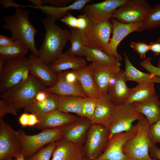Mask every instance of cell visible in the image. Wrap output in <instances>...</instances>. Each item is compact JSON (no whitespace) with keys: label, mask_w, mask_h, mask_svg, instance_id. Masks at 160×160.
I'll list each match as a JSON object with an SVG mask.
<instances>
[{"label":"cell","mask_w":160,"mask_h":160,"mask_svg":"<svg viewBox=\"0 0 160 160\" xmlns=\"http://www.w3.org/2000/svg\"><path fill=\"white\" fill-rule=\"evenodd\" d=\"M92 124L88 119L77 117L73 122L61 129L63 138L74 144H84L88 131Z\"/></svg>","instance_id":"obj_15"},{"label":"cell","mask_w":160,"mask_h":160,"mask_svg":"<svg viewBox=\"0 0 160 160\" xmlns=\"http://www.w3.org/2000/svg\"><path fill=\"white\" fill-rule=\"evenodd\" d=\"M113 25L112 38L103 51L120 62L122 60L117 52L118 47L122 41L131 33L138 31L142 23L127 24L119 23L113 18L111 19Z\"/></svg>","instance_id":"obj_13"},{"label":"cell","mask_w":160,"mask_h":160,"mask_svg":"<svg viewBox=\"0 0 160 160\" xmlns=\"http://www.w3.org/2000/svg\"><path fill=\"white\" fill-rule=\"evenodd\" d=\"M145 118L135 109L132 103L115 104L112 120L108 129L110 138L114 134L130 130L134 121Z\"/></svg>","instance_id":"obj_10"},{"label":"cell","mask_w":160,"mask_h":160,"mask_svg":"<svg viewBox=\"0 0 160 160\" xmlns=\"http://www.w3.org/2000/svg\"><path fill=\"white\" fill-rule=\"evenodd\" d=\"M48 94L45 89L39 92L36 95L35 101L41 102L44 100L47 97Z\"/></svg>","instance_id":"obj_49"},{"label":"cell","mask_w":160,"mask_h":160,"mask_svg":"<svg viewBox=\"0 0 160 160\" xmlns=\"http://www.w3.org/2000/svg\"><path fill=\"white\" fill-rule=\"evenodd\" d=\"M150 50L153 55L156 56L160 54V37H159L156 41L151 42L149 44Z\"/></svg>","instance_id":"obj_44"},{"label":"cell","mask_w":160,"mask_h":160,"mask_svg":"<svg viewBox=\"0 0 160 160\" xmlns=\"http://www.w3.org/2000/svg\"><path fill=\"white\" fill-rule=\"evenodd\" d=\"M28 1L32 3L33 5L37 7L42 6L44 4L43 0H28Z\"/></svg>","instance_id":"obj_52"},{"label":"cell","mask_w":160,"mask_h":160,"mask_svg":"<svg viewBox=\"0 0 160 160\" xmlns=\"http://www.w3.org/2000/svg\"><path fill=\"white\" fill-rule=\"evenodd\" d=\"M83 98L76 96H58L57 109L66 113H74L79 117H82Z\"/></svg>","instance_id":"obj_30"},{"label":"cell","mask_w":160,"mask_h":160,"mask_svg":"<svg viewBox=\"0 0 160 160\" xmlns=\"http://www.w3.org/2000/svg\"><path fill=\"white\" fill-rule=\"evenodd\" d=\"M113 30L111 20L98 23L90 21L87 28L81 31L84 46L103 51L110 41Z\"/></svg>","instance_id":"obj_7"},{"label":"cell","mask_w":160,"mask_h":160,"mask_svg":"<svg viewBox=\"0 0 160 160\" xmlns=\"http://www.w3.org/2000/svg\"><path fill=\"white\" fill-rule=\"evenodd\" d=\"M15 43L11 38H8L2 35H0V47L9 46Z\"/></svg>","instance_id":"obj_48"},{"label":"cell","mask_w":160,"mask_h":160,"mask_svg":"<svg viewBox=\"0 0 160 160\" xmlns=\"http://www.w3.org/2000/svg\"><path fill=\"white\" fill-rule=\"evenodd\" d=\"M28 58L25 56L6 61L0 70V93H4L28 77Z\"/></svg>","instance_id":"obj_5"},{"label":"cell","mask_w":160,"mask_h":160,"mask_svg":"<svg viewBox=\"0 0 160 160\" xmlns=\"http://www.w3.org/2000/svg\"><path fill=\"white\" fill-rule=\"evenodd\" d=\"M69 41L71 45L64 53L81 57H85L84 47L81 31L78 29L71 28Z\"/></svg>","instance_id":"obj_32"},{"label":"cell","mask_w":160,"mask_h":160,"mask_svg":"<svg viewBox=\"0 0 160 160\" xmlns=\"http://www.w3.org/2000/svg\"><path fill=\"white\" fill-rule=\"evenodd\" d=\"M124 55L125 61L124 72L127 81H135L138 84L159 83L160 76L141 71L133 65L126 54L124 53Z\"/></svg>","instance_id":"obj_26"},{"label":"cell","mask_w":160,"mask_h":160,"mask_svg":"<svg viewBox=\"0 0 160 160\" xmlns=\"http://www.w3.org/2000/svg\"><path fill=\"white\" fill-rule=\"evenodd\" d=\"M157 67L160 68V56L159 57V60L157 64Z\"/></svg>","instance_id":"obj_55"},{"label":"cell","mask_w":160,"mask_h":160,"mask_svg":"<svg viewBox=\"0 0 160 160\" xmlns=\"http://www.w3.org/2000/svg\"><path fill=\"white\" fill-rule=\"evenodd\" d=\"M5 62L6 61L4 60L0 57V70L3 68Z\"/></svg>","instance_id":"obj_53"},{"label":"cell","mask_w":160,"mask_h":160,"mask_svg":"<svg viewBox=\"0 0 160 160\" xmlns=\"http://www.w3.org/2000/svg\"><path fill=\"white\" fill-rule=\"evenodd\" d=\"M29 114L26 113H23L20 116L18 121L23 127L28 126Z\"/></svg>","instance_id":"obj_50"},{"label":"cell","mask_w":160,"mask_h":160,"mask_svg":"<svg viewBox=\"0 0 160 160\" xmlns=\"http://www.w3.org/2000/svg\"><path fill=\"white\" fill-rule=\"evenodd\" d=\"M91 1L90 0H75L70 5L61 7H54L47 5L37 7L33 5H27V7L40 9L47 15L51 16L56 20L59 19H60L66 15L69 11L73 10L81 11L84 7Z\"/></svg>","instance_id":"obj_27"},{"label":"cell","mask_w":160,"mask_h":160,"mask_svg":"<svg viewBox=\"0 0 160 160\" xmlns=\"http://www.w3.org/2000/svg\"><path fill=\"white\" fill-rule=\"evenodd\" d=\"M18 132L23 154L25 159L46 145L63 138L61 129L44 130L33 135H27L21 129Z\"/></svg>","instance_id":"obj_6"},{"label":"cell","mask_w":160,"mask_h":160,"mask_svg":"<svg viewBox=\"0 0 160 160\" xmlns=\"http://www.w3.org/2000/svg\"><path fill=\"white\" fill-rule=\"evenodd\" d=\"M151 60V57L145 58L140 63V65L149 73L160 76V68L153 65L152 63Z\"/></svg>","instance_id":"obj_40"},{"label":"cell","mask_w":160,"mask_h":160,"mask_svg":"<svg viewBox=\"0 0 160 160\" xmlns=\"http://www.w3.org/2000/svg\"><path fill=\"white\" fill-rule=\"evenodd\" d=\"M84 144H76L62 138L56 141L51 160H83Z\"/></svg>","instance_id":"obj_19"},{"label":"cell","mask_w":160,"mask_h":160,"mask_svg":"<svg viewBox=\"0 0 160 160\" xmlns=\"http://www.w3.org/2000/svg\"><path fill=\"white\" fill-rule=\"evenodd\" d=\"M21 155L23 154L18 131L3 120L0 121V160H12Z\"/></svg>","instance_id":"obj_11"},{"label":"cell","mask_w":160,"mask_h":160,"mask_svg":"<svg viewBox=\"0 0 160 160\" xmlns=\"http://www.w3.org/2000/svg\"><path fill=\"white\" fill-rule=\"evenodd\" d=\"M29 71L30 74L37 78L45 87L54 85L58 79L57 74L53 72L38 57L29 54Z\"/></svg>","instance_id":"obj_17"},{"label":"cell","mask_w":160,"mask_h":160,"mask_svg":"<svg viewBox=\"0 0 160 160\" xmlns=\"http://www.w3.org/2000/svg\"><path fill=\"white\" fill-rule=\"evenodd\" d=\"M65 78L66 80L68 82L75 83L78 82L75 73L71 70L65 71Z\"/></svg>","instance_id":"obj_47"},{"label":"cell","mask_w":160,"mask_h":160,"mask_svg":"<svg viewBox=\"0 0 160 160\" xmlns=\"http://www.w3.org/2000/svg\"><path fill=\"white\" fill-rule=\"evenodd\" d=\"M132 104L137 111L145 116L150 125L160 119V101L157 95L147 100Z\"/></svg>","instance_id":"obj_25"},{"label":"cell","mask_w":160,"mask_h":160,"mask_svg":"<svg viewBox=\"0 0 160 160\" xmlns=\"http://www.w3.org/2000/svg\"><path fill=\"white\" fill-rule=\"evenodd\" d=\"M159 83H160V81H159Z\"/></svg>","instance_id":"obj_57"},{"label":"cell","mask_w":160,"mask_h":160,"mask_svg":"<svg viewBox=\"0 0 160 160\" xmlns=\"http://www.w3.org/2000/svg\"><path fill=\"white\" fill-rule=\"evenodd\" d=\"M28 50L23 45L15 42L9 46L0 47V57L6 61L25 57Z\"/></svg>","instance_id":"obj_33"},{"label":"cell","mask_w":160,"mask_h":160,"mask_svg":"<svg viewBox=\"0 0 160 160\" xmlns=\"http://www.w3.org/2000/svg\"><path fill=\"white\" fill-rule=\"evenodd\" d=\"M46 87L30 74L17 85L0 94V97L18 111L24 110L35 101L37 93L45 90Z\"/></svg>","instance_id":"obj_3"},{"label":"cell","mask_w":160,"mask_h":160,"mask_svg":"<svg viewBox=\"0 0 160 160\" xmlns=\"http://www.w3.org/2000/svg\"><path fill=\"white\" fill-rule=\"evenodd\" d=\"M39 122V119L35 115L31 113L29 114L28 126H35Z\"/></svg>","instance_id":"obj_51"},{"label":"cell","mask_w":160,"mask_h":160,"mask_svg":"<svg viewBox=\"0 0 160 160\" xmlns=\"http://www.w3.org/2000/svg\"><path fill=\"white\" fill-rule=\"evenodd\" d=\"M18 110L8 104L4 100H0V121L3 120L5 115L9 113L16 116Z\"/></svg>","instance_id":"obj_39"},{"label":"cell","mask_w":160,"mask_h":160,"mask_svg":"<svg viewBox=\"0 0 160 160\" xmlns=\"http://www.w3.org/2000/svg\"><path fill=\"white\" fill-rule=\"evenodd\" d=\"M57 81L52 87H46L47 92L58 96H76L82 97H87L79 82L72 83L68 82L65 78V71L57 73Z\"/></svg>","instance_id":"obj_22"},{"label":"cell","mask_w":160,"mask_h":160,"mask_svg":"<svg viewBox=\"0 0 160 160\" xmlns=\"http://www.w3.org/2000/svg\"><path fill=\"white\" fill-rule=\"evenodd\" d=\"M127 0H106L100 2L86 4L81 12L90 21L98 23L112 18L114 12Z\"/></svg>","instance_id":"obj_14"},{"label":"cell","mask_w":160,"mask_h":160,"mask_svg":"<svg viewBox=\"0 0 160 160\" xmlns=\"http://www.w3.org/2000/svg\"><path fill=\"white\" fill-rule=\"evenodd\" d=\"M130 47L138 54L141 59H145L146 53L150 50L149 44L144 41H132Z\"/></svg>","instance_id":"obj_38"},{"label":"cell","mask_w":160,"mask_h":160,"mask_svg":"<svg viewBox=\"0 0 160 160\" xmlns=\"http://www.w3.org/2000/svg\"><path fill=\"white\" fill-rule=\"evenodd\" d=\"M137 124V134L126 142L123 148L127 160H157L151 158L149 154L151 145L148 135L150 125L148 121L145 118L138 121Z\"/></svg>","instance_id":"obj_4"},{"label":"cell","mask_w":160,"mask_h":160,"mask_svg":"<svg viewBox=\"0 0 160 160\" xmlns=\"http://www.w3.org/2000/svg\"><path fill=\"white\" fill-rule=\"evenodd\" d=\"M83 160H86L85 158L84 157Z\"/></svg>","instance_id":"obj_56"},{"label":"cell","mask_w":160,"mask_h":160,"mask_svg":"<svg viewBox=\"0 0 160 160\" xmlns=\"http://www.w3.org/2000/svg\"><path fill=\"white\" fill-rule=\"evenodd\" d=\"M87 65V60L84 57L63 53L48 67L57 74L69 69L77 70Z\"/></svg>","instance_id":"obj_23"},{"label":"cell","mask_w":160,"mask_h":160,"mask_svg":"<svg viewBox=\"0 0 160 160\" xmlns=\"http://www.w3.org/2000/svg\"><path fill=\"white\" fill-rule=\"evenodd\" d=\"M98 99L87 97L82 101V117L92 119L98 103Z\"/></svg>","instance_id":"obj_35"},{"label":"cell","mask_w":160,"mask_h":160,"mask_svg":"<svg viewBox=\"0 0 160 160\" xmlns=\"http://www.w3.org/2000/svg\"><path fill=\"white\" fill-rule=\"evenodd\" d=\"M56 141L51 143L42 148L26 160H50L55 147Z\"/></svg>","instance_id":"obj_36"},{"label":"cell","mask_w":160,"mask_h":160,"mask_svg":"<svg viewBox=\"0 0 160 160\" xmlns=\"http://www.w3.org/2000/svg\"><path fill=\"white\" fill-rule=\"evenodd\" d=\"M3 19L4 24L2 28L9 31L12 40L23 45L31 54L38 57L39 50L36 47L35 39L38 31L30 20L28 11L17 8L14 14L4 16Z\"/></svg>","instance_id":"obj_1"},{"label":"cell","mask_w":160,"mask_h":160,"mask_svg":"<svg viewBox=\"0 0 160 160\" xmlns=\"http://www.w3.org/2000/svg\"><path fill=\"white\" fill-rule=\"evenodd\" d=\"M155 83L138 84L131 89L130 94L124 103H133L148 100L156 95Z\"/></svg>","instance_id":"obj_29"},{"label":"cell","mask_w":160,"mask_h":160,"mask_svg":"<svg viewBox=\"0 0 160 160\" xmlns=\"http://www.w3.org/2000/svg\"><path fill=\"white\" fill-rule=\"evenodd\" d=\"M71 71L76 74L78 80L87 97L98 99L101 96L93 77L90 64L83 68Z\"/></svg>","instance_id":"obj_24"},{"label":"cell","mask_w":160,"mask_h":160,"mask_svg":"<svg viewBox=\"0 0 160 160\" xmlns=\"http://www.w3.org/2000/svg\"><path fill=\"white\" fill-rule=\"evenodd\" d=\"M160 27V2L152 7L147 17L142 23L138 31H149Z\"/></svg>","instance_id":"obj_34"},{"label":"cell","mask_w":160,"mask_h":160,"mask_svg":"<svg viewBox=\"0 0 160 160\" xmlns=\"http://www.w3.org/2000/svg\"><path fill=\"white\" fill-rule=\"evenodd\" d=\"M148 135L151 145H156L157 143H160V119L149 125Z\"/></svg>","instance_id":"obj_37"},{"label":"cell","mask_w":160,"mask_h":160,"mask_svg":"<svg viewBox=\"0 0 160 160\" xmlns=\"http://www.w3.org/2000/svg\"><path fill=\"white\" fill-rule=\"evenodd\" d=\"M0 4L3 8L5 9L10 7H14L16 9L17 8H23L25 7L26 6L22 5L15 2L11 0H1L0 1Z\"/></svg>","instance_id":"obj_45"},{"label":"cell","mask_w":160,"mask_h":160,"mask_svg":"<svg viewBox=\"0 0 160 160\" xmlns=\"http://www.w3.org/2000/svg\"><path fill=\"white\" fill-rule=\"evenodd\" d=\"M71 113L55 110L45 115L38 118L39 122L35 126L38 129H61L68 125L77 118Z\"/></svg>","instance_id":"obj_18"},{"label":"cell","mask_w":160,"mask_h":160,"mask_svg":"<svg viewBox=\"0 0 160 160\" xmlns=\"http://www.w3.org/2000/svg\"><path fill=\"white\" fill-rule=\"evenodd\" d=\"M85 57L87 61L92 63L106 65H116L120 66V61L115 58L110 56L103 51L92 49L85 46Z\"/></svg>","instance_id":"obj_31"},{"label":"cell","mask_w":160,"mask_h":160,"mask_svg":"<svg viewBox=\"0 0 160 160\" xmlns=\"http://www.w3.org/2000/svg\"><path fill=\"white\" fill-rule=\"evenodd\" d=\"M137 132V124L129 131L113 135L109 139L107 145L103 153L94 160H127L123 152L126 142L134 137Z\"/></svg>","instance_id":"obj_12"},{"label":"cell","mask_w":160,"mask_h":160,"mask_svg":"<svg viewBox=\"0 0 160 160\" xmlns=\"http://www.w3.org/2000/svg\"><path fill=\"white\" fill-rule=\"evenodd\" d=\"M92 72L101 95L107 94L111 79L121 70L120 66L90 64Z\"/></svg>","instance_id":"obj_16"},{"label":"cell","mask_w":160,"mask_h":160,"mask_svg":"<svg viewBox=\"0 0 160 160\" xmlns=\"http://www.w3.org/2000/svg\"><path fill=\"white\" fill-rule=\"evenodd\" d=\"M77 18V29L81 31L87 28L90 21L87 16L83 14L79 15Z\"/></svg>","instance_id":"obj_43"},{"label":"cell","mask_w":160,"mask_h":160,"mask_svg":"<svg viewBox=\"0 0 160 160\" xmlns=\"http://www.w3.org/2000/svg\"><path fill=\"white\" fill-rule=\"evenodd\" d=\"M16 160H26L23 155H21L15 158Z\"/></svg>","instance_id":"obj_54"},{"label":"cell","mask_w":160,"mask_h":160,"mask_svg":"<svg viewBox=\"0 0 160 160\" xmlns=\"http://www.w3.org/2000/svg\"><path fill=\"white\" fill-rule=\"evenodd\" d=\"M55 20L48 15L41 20L45 34L38 50V57L46 65L52 63L63 53V49L70 39V31L58 26Z\"/></svg>","instance_id":"obj_2"},{"label":"cell","mask_w":160,"mask_h":160,"mask_svg":"<svg viewBox=\"0 0 160 160\" xmlns=\"http://www.w3.org/2000/svg\"><path fill=\"white\" fill-rule=\"evenodd\" d=\"M152 7L146 0H127L114 12L112 18L124 24L142 23Z\"/></svg>","instance_id":"obj_8"},{"label":"cell","mask_w":160,"mask_h":160,"mask_svg":"<svg viewBox=\"0 0 160 160\" xmlns=\"http://www.w3.org/2000/svg\"><path fill=\"white\" fill-rule=\"evenodd\" d=\"M58 96L48 92L47 98L41 102L34 101L24 110L35 115L38 118L57 109Z\"/></svg>","instance_id":"obj_28"},{"label":"cell","mask_w":160,"mask_h":160,"mask_svg":"<svg viewBox=\"0 0 160 160\" xmlns=\"http://www.w3.org/2000/svg\"><path fill=\"white\" fill-rule=\"evenodd\" d=\"M73 0H43V4L49 3L51 6L57 7H63L68 6L74 1Z\"/></svg>","instance_id":"obj_42"},{"label":"cell","mask_w":160,"mask_h":160,"mask_svg":"<svg viewBox=\"0 0 160 160\" xmlns=\"http://www.w3.org/2000/svg\"><path fill=\"white\" fill-rule=\"evenodd\" d=\"M126 81L124 71L121 70L110 82L107 94L115 104L124 103L130 94L131 89Z\"/></svg>","instance_id":"obj_20"},{"label":"cell","mask_w":160,"mask_h":160,"mask_svg":"<svg viewBox=\"0 0 160 160\" xmlns=\"http://www.w3.org/2000/svg\"><path fill=\"white\" fill-rule=\"evenodd\" d=\"M110 137L108 129L102 125L92 124L89 128L83 145L84 158L94 160L105 150Z\"/></svg>","instance_id":"obj_9"},{"label":"cell","mask_w":160,"mask_h":160,"mask_svg":"<svg viewBox=\"0 0 160 160\" xmlns=\"http://www.w3.org/2000/svg\"><path fill=\"white\" fill-rule=\"evenodd\" d=\"M60 20L62 22L71 28L77 29V18L69 12Z\"/></svg>","instance_id":"obj_41"},{"label":"cell","mask_w":160,"mask_h":160,"mask_svg":"<svg viewBox=\"0 0 160 160\" xmlns=\"http://www.w3.org/2000/svg\"><path fill=\"white\" fill-rule=\"evenodd\" d=\"M115 104L108 95H101L94 115L91 120L92 124L102 125L108 129L112 121Z\"/></svg>","instance_id":"obj_21"},{"label":"cell","mask_w":160,"mask_h":160,"mask_svg":"<svg viewBox=\"0 0 160 160\" xmlns=\"http://www.w3.org/2000/svg\"><path fill=\"white\" fill-rule=\"evenodd\" d=\"M149 152L151 158L157 160H160V148H158L156 145H151Z\"/></svg>","instance_id":"obj_46"}]
</instances>
